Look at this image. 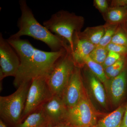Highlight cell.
I'll list each match as a JSON object with an SVG mask.
<instances>
[{
  "instance_id": "6da1fadb",
  "label": "cell",
  "mask_w": 127,
  "mask_h": 127,
  "mask_svg": "<svg viewBox=\"0 0 127 127\" xmlns=\"http://www.w3.org/2000/svg\"><path fill=\"white\" fill-rule=\"evenodd\" d=\"M20 58V65L15 77L13 84L17 88L23 83H30L40 76L50 74L58 60L67 51L46 52L37 49L28 40L20 39H7Z\"/></svg>"
},
{
  "instance_id": "7a4b0ae2",
  "label": "cell",
  "mask_w": 127,
  "mask_h": 127,
  "mask_svg": "<svg viewBox=\"0 0 127 127\" xmlns=\"http://www.w3.org/2000/svg\"><path fill=\"white\" fill-rule=\"evenodd\" d=\"M19 3L21 13L17 22L19 31L10 38L20 39L23 36L31 37L45 43L52 52L70 49L65 41L53 34L38 22L26 0H20Z\"/></svg>"
},
{
  "instance_id": "3957f363",
  "label": "cell",
  "mask_w": 127,
  "mask_h": 127,
  "mask_svg": "<svg viewBox=\"0 0 127 127\" xmlns=\"http://www.w3.org/2000/svg\"><path fill=\"white\" fill-rule=\"evenodd\" d=\"M83 23L82 17L61 10L53 14L49 20L44 21L43 25L53 34L65 41L71 52L73 50L74 34L79 32Z\"/></svg>"
},
{
  "instance_id": "277c9868",
  "label": "cell",
  "mask_w": 127,
  "mask_h": 127,
  "mask_svg": "<svg viewBox=\"0 0 127 127\" xmlns=\"http://www.w3.org/2000/svg\"><path fill=\"white\" fill-rule=\"evenodd\" d=\"M31 83L21 84L11 95L0 96L1 118L16 127L21 122Z\"/></svg>"
},
{
  "instance_id": "5b68a950",
  "label": "cell",
  "mask_w": 127,
  "mask_h": 127,
  "mask_svg": "<svg viewBox=\"0 0 127 127\" xmlns=\"http://www.w3.org/2000/svg\"><path fill=\"white\" fill-rule=\"evenodd\" d=\"M75 66L69 50L56 62L47 77L48 84L53 96L62 97Z\"/></svg>"
},
{
  "instance_id": "8992f818",
  "label": "cell",
  "mask_w": 127,
  "mask_h": 127,
  "mask_svg": "<svg viewBox=\"0 0 127 127\" xmlns=\"http://www.w3.org/2000/svg\"><path fill=\"white\" fill-rule=\"evenodd\" d=\"M47 77L40 76L32 80L28 92L21 122L52 97L53 95L48 84Z\"/></svg>"
},
{
  "instance_id": "52a82bcc",
  "label": "cell",
  "mask_w": 127,
  "mask_h": 127,
  "mask_svg": "<svg viewBox=\"0 0 127 127\" xmlns=\"http://www.w3.org/2000/svg\"><path fill=\"white\" fill-rule=\"evenodd\" d=\"M66 122L73 127H94L96 124V113L85 94L75 106L68 108Z\"/></svg>"
},
{
  "instance_id": "ba28073f",
  "label": "cell",
  "mask_w": 127,
  "mask_h": 127,
  "mask_svg": "<svg viewBox=\"0 0 127 127\" xmlns=\"http://www.w3.org/2000/svg\"><path fill=\"white\" fill-rule=\"evenodd\" d=\"M20 65L17 53L7 39L0 33V81L9 76H16Z\"/></svg>"
},
{
  "instance_id": "9c48e42d",
  "label": "cell",
  "mask_w": 127,
  "mask_h": 127,
  "mask_svg": "<svg viewBox=\"0 0 127 127\" xmlns=\"http://www.w3.org/2000/svg\"><path fill=\"white\" fill-rule=\"evenodd\" d=\"M80 67L76 66L62 98L68 108L75 106L85 94Z\"/></svg>"
},
{
  "instance_id": "30bf717a",
  "label": "cell",
  "mask_w": 127,
  "mask_h": 127,
  "mask_svg": "<svg viewBox=\"0 0 127 127\" xmlns=\"http://www.w3.org/2000/svg\"><path fill=\"white\" fill-rule=\"evenodd\" d=\"M41 107L52 125L67 123L68 108L62 97L53 96Z\"/></svg>"
},
{
  "instance_id": "8fae6325",
  "label": "cell",
  "mask_w": 127,
  "mask_h": 127,
  "mask_svg": "<svg viewBox=\"0 0 127 127\" xmlns=\"http://www.w3.org/2000/svg\"><path fill=\"white\" fill-rule=\"evenodd\" d=\"M73 47L70 52L73 59L77 66L83 64V61L88 56L96 46L83 37L79 32H75L73 37Z\"/></svg>"
},
{
  "instance_id": "7c38bea8",
  "label": "cell",
  "mask_w": 127,
  "mask_h": 127,
  "mask_svg": "<svg viewBox=\"0 0 127 127\" xmlns=\"http://www.w3.org/2000/svg\"><path fill=\"white\" fill-rule=\"evenodd\" d=\"M127 72L124 70L116 77L108 79L106 88L112 102L118 104L123 98L126 90Z\"/></svg>"
},
{
  "instance_id": "4fadbf2b",
  "label": "cell",
  "mask_w": 127,
  "mask_h": 127,
  "mask_svg": "<svg viewBox=\"0 0 127 127\" xmlns=\"http://www.w3.org/2000/svg\"><path fill=\"white\" fill-rule=\"evenodd\" d=\"M52 125L42 107L28 115L16 127H48Z\"/></svg>"
},
{
  "instance_id": "5bb4252c",
  "label": "cell",
  "mask_w": 127,
  "mask_h": 127,
  "mask_svg": "<svg viewBox=\"0 0 127 127\" xmlns=\"http://www.w3.org/2000/svg\"><path fill=\"white\" fill-rule=\"evenodd\" d=\"M125 110L121 106L97 122L94 127H120Z\"/></svg>"
},
{
  "instance_id": "9a60e30c",
  "label": "cell",
  "mask_w": 127,
  "mask_h": 127,
  "mask_svg": "<svg viewBox=\"0 0 127 127\" xmlns=\"http://www.w3.org/2000/svg\"><path fill=\"white\" fill-rule=\"evenodd\" d=\"M88 79L91 91L95 99L102 106H106V95L101 82L92 73L89 74Z\"/></svg>"
},
{
  "instance_id": "2e32d148",
  "label": "cell",
  "mask_w": 127,
  "mask_h": 127,
  "mask_svg": "<svg viewBox=\"0 0 127 127\" xmlns=\"http://www.w3.org/2000/svg\"><path fill=\"white\" fill-rule=\"evenodd\" d=\"M105 14L106 20L109 25H117L127 18V11L123 6L108 8Z\"/></svg>"
},
{
  "instance_id": "e0dca14e",
  "label": "cell",
  "mask_w": 127,
  "mask_h": 127,
  "mask_svg": "<svg viewBox=\"0 0 127 127\" xmlns=\"http://www.w3.org/2000/svg\"><path fill=\"white\" fill-rule=\"evenodd\" d=\"M105 31V26L88 27L82 33L81 35L88 40L96 46L99 45Z\"/></svg>"
},
{
  "instance_id": "ac0fdd59",
  "label": "cell",
  "mask_w": 127,
  "mask_h": 127,
  "mask_svg": "<svg viewBox=\"0 0 127 127\" xmlns=\"http://www.w3.org/2000/svg\"><path fill=\"white\" fill-rule=\"evenodd\" d=\"M84 64L87 65L91 72L106 86L108 79L107 77L102 65L94 62L89 56L84 59Z\"/></svg>"
},
{
  "instance_id": "d6986e66",
  "label": "cell",
  "mask_w": 127,
  "mask_h": 127,
  "mask_svg": "<svg viewBox=\"0 0 127 127\" xmlns=\"http://www.w3.org/2000/svg\"><path fill=\"white\" fill-rule=\"evenodd\" d=\"M124 64V59L122 58L113 65L104 69L105 74L108 79H112L119 75L123 70Z\"/></svg>"
},
{
  "instance_id": "ffe728a7",
  "label": "cell",
  "mask_w": 127,
  "mask_h": 127,
  "mask_svg": "<svg viewBox=\"0 0 127 127\" xmlns=\"http://www.w3.org/2000/svg\"><path fill=\"white\" fill-rule=\"evenodd\" d=\"M106 48L97 46L91 52L89 56L97 63L102 65L108 54Z\"/></svg>"
},
{
  "instance_id": "44dd1931",
  "label": "cell",
  "mask_w": 127,
  "mask_h": 127,
  "mask_svg": "<svg viewBox=\"0 0 127 127\" xmlns=\"http://www.w3.org/2000/svg\"><path fill=\"white\" fill-rule=\"evenodd\" d=\"M118 25H109L105 26V31L104 35L98 46L106 47L111 43L112 39L117 32Z\"/></svg>"
},
{
  "instance_id": "7402d4cb",
  "label": "cell",
  "mask_w": 127,
  "mask_h": 127,
  "mask_svg": "<svg viewBox=\"0 0 127 127\" xmlns=\"http://www.w3.org/2000/svg\"><path fill=\"white\" fill-rule=\"evenodd\" d=\"M122 59L121 55L113 52L109 51L102 66L104 69L112 65Z\"/></svg>"
},
{
  "instance_id": "603a6c76",
  "label": "cell",
  "mask_w": 127,
  "mask_h": 127,
  "mask_svg": "<svg viewBox=\"0 0 127 127\" xmlns=\"http://www.w3.org/2000/svg\"><path fill=\"white\" fill-rule=\"evenodd\" d=\"M111 43L127 47V36L122 31H117L113 37Z\"/></svg>"
},
{
  "instance_id": "cb8c5ba5",
  "label": "cell",
  "mask_w": 127,
  "mask_h": 127,
  "mask_svg": "<svg viewBox=\"0 0 127 127\" xmlns=\"http://www.w3.org/2000/svg\"><path fill=\"white\" fill-rule=\"evenodd\" d=\"M106 48L108 51L113 52L121 55L127 54V47L124 46L111 42Z\"/></svg>"
},
{
  "instance_id": "d4e9b609",
  "label": "cell",
  "mask_w": 127,
  "mask_h": 127,
  "mask_svg": "<svg viewBox=\"0 0 127 127\" xmlns=\"http://www.w3.org/2000/svg\"><path fill=\"white\" fill-rule=\"evenodd\" d=\"M94 2L97 9L102 13H105L108 9V4L106 0H95Z\"/></svg>"
},
{
  "instance_id": "484cf974",
  "label": "cell",
  "mask_w": 127,
  "mask_h": 127,
  "mask_svg": "<svg viewBox=\"0 0 127 127\" xmlns=\"http://www.w3.org/2000/svg\"><path fill=\"white\" fill-rule=\"evenodd\" d=\"M112 5L114 6H127V0H117L112 1Z\"/></svg>"
},
{
  "instance_id": "4316f807",
  "label": "cell",
  "mask_w": 127,
  "mask_h": 127,
  "mask_svg": "<svg viewBox=\"0 0 127 127\" xmlns=\"http://www.w3.org/2000/svg\"><path fill=\"white\" fill-rule=\"evenodd\" d=\"M120 127H127V104L125 107V113Z\"/></svg>"
},
{
  "instance_id": "83f0119b",
  "label": "cell",
  "mask_w": 127,
  "mask_h": 127,
  "mask_svg": "<svg viewBox=\"0 0 127 127\" xmlns=\"http://www.w3.org/2000/svg\"><path fill=\"white\" fill-rule=\"evenodd\" d=\"M48 127H73L67 123H64L56 125H52Z\"/></svg>"
},
{
  "instance_id": "f1b7e54d",
  "label": "cell",
  "mask_w": 127,
  "mask_h": 127,
  "mask_svg": "<svg viewBox=\"0 0 127 127\" xmlns=\"http://www.w3.org/2000/svg\"><path fill=\"white\" fill-rule=\"evenodd\" d=\"M0 127H7L1 119L0 120Z\"/></svg>"
},
{
  "instance_id": "f546056e",
  "label": "cell",
  "mask_w": 127,
  "mask_h": 127,
  "mask_svg": "<svg viewBox=\"0 0 127 127\" xmlns=\"http://www.w3.org/2000/svg\"><path fill=\"white\" fill-rule=\"evenodd\" d=\"M124 7H125V9H126V10H127V6H124Z\"/></svg>"
}]
</instances>
